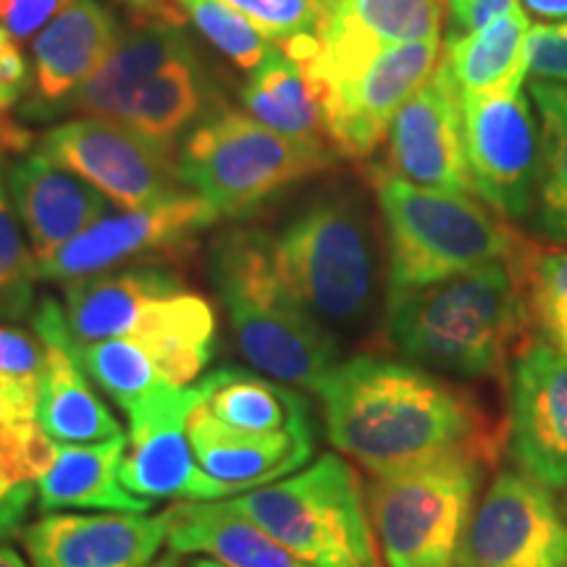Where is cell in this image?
<instances>
[{"instance_id": "6da1fadb", "label": "cell", "mask_w": 567, "mask_h": 567, "mask_svg": "<svg viewBox=\"0 0 567 567\" xmlns=\"http://www.w3.org/2000/svg\"><path fill=\"white\" fill-rule=\"evenodd\" d=\"M313 394L329 442L371 476L455 455L492 463L499 452L476 396L415 363L358 354L326 371Z\"/></svg>"}, {"instance_id": "7a4b0ae2", "label": "cell", "mask_w": 567, "mask_h": 567, "mask_svg": "<svg viewBox=\"0 0 567 567\" xmlns=\"http://www.w3.org/2000/svg\"><path fill=\"white\" fill-rule=\"evenodd\" d=\"M208 274L229 316L239 352L281 384L313 392L339 363L337 334L289 289L276 260V237L255 226H229L208 247Z\"/></svg>"}, {"instance_id": "3957f363", "label": "cell", "mask_w": 567, "mask_h": 567, "mask_svg": "<svg viewBox=\"0 0 567 567\" xmlns=\"http://www.w3.org/2000/svg\"><path fill=\"white\" fill-rule=\"evenodd\" d=\"M528 305L509 264L386 292V339L408 363L465 379L499 373Z\"/></svg>"}, {"instance_id": "277c9868", "label": "cell", "mask_w": 567, "mask_h": 567, "mask_svg": "<svg viewBox=\"0 0 567 567\" xmlns=\"http://www.w3.org/2000/svg\"><path fill=\"white\" fill-rule=\"evenodd\" d=\"M386 229V292L429 287L488 264H509L523 239L478 197L417 187L371 168Z\"/></svg>"}, {"instance_id": "5b68a950", "label": "cell", "mask_w": 567, "mask_h": 567, "mask_svg": "<svg viewBox=\"0 0 567 567\" xmlns=\"http://www.w3.org/2000/svg\"><path fill=\"white\" fill-rule=\"evenodd\" d=\"M229 507L310 567H384L365 488L339 455L239 494Z\"/></svg>"}, {"instance_id": "8992f818", "label": "cell", "mask_w": 567, "mask_h": 567, "mask_svg": "<svg viewBox=\"0 0 567 567\" xmlns=\"http://www.w3.org/2000/svg\"><path fill=\"white\" fill-rule=\"evenodd\" d=\"M276 260L297 300L334 334L371 313L373 226L354 195L326 193L297 210L276 237Z\"/></svg>"}, {"instance_id": "52a82bcc", "label": "cell", "mask_w": 567, "mask_h": 567, "mask_svg": "<svg viewBox=\"0 0 567 567\" xmlns=\"http://www.w3.org/2000/svg\"><path fill=\"white\" fill-rule=\"evenodd\" d=\"M334 158V147L284 137L250 113L221 109L184 140L179 179L218 216L239 221L292 184L323 174Z\"/></svg>"}, {"instance_id": "ba28073f", "label": "cell", "mask_w": 567, "mask_h": 567, "mask_svg": "<svg viewBox=\"0 0 567 567\" xmlns=\"http://www.w3.org/2000/svg\"><path fill=\"white\" fill-rule=\"evenodd\" d=\"M484 465L455 455L373 476L365 499L384 567H460Z\"/></svg>"}, {"instance_id": "9c48e42d", "label": "cell", "mask_w": 567, "mask_h": 567, "mask_svg": "<svg viewBox=\"0 0 567 567\" xmlns=\"http://www.w3.org/2000/svg\"><path fill=\"white\" fill-rule=\"evenodd\" d=\"M40 151L124 210L145 208L179 193L176 145L145 137L111 118H69L42 134Z\"/></svg>"}, {"instance_id": "30bf717a", "label": "cell", "mask_w": 567, "mask_h": 567, "mask_svg": "<svg viewBox=\"0 0 567 567\" xmlns=\"http://www.w3.org/2000/svg\"><path fill=\"white\" fill-rule=\"evenodd\" d=\"M465 158L478 200L507 221L534 213L542 134L523 90L463 92Z\"/></svg>"}, {"instance_id": "8fae6325", "label": "cell", "mask_w": 567, "mask_h": 567, "mask_svg": "<svg viewBox=\"0 0 567 567\" xmlns=\"http://www.w3.org/2000/svg\"><path fill=\"white\" fill-rule=\"evenodd\" d=\"M444 0H334L313 34L281 42V51L329 90L363 71L386 48L439 40Z\"/></svg>"}, {"instance_id": "7c38bea8", "label": "cell", "mask_w": 567, "mask_h": 567, "mask_svg": "<svg viewBox=\"0 0 567 567\" xmlns=\"http://www.w3.org/2000/svg\"><path fill=\"white\" fill-rule=\"evenodd\" d=\"M460 567H567V515L517 467L488 484L467 526Z\"/></svg>"}, {"instance_id": "4fadbf2b", "label": "cell", "mask_w": 567, "mask_h": 567, "mask_svg": "<svg viewBox=\"0 0 567 567\" xmlns=\"http://www.w3.org/2000/svg\"><path fill=\"white\" fill-rule=\"evenodd\" d=\"M200 402V386H163L126 410L130 436L122 465L126 492L142 499L221 502L234 496L197 465L187 421Z\"/></svg>"}, {"instance_id": "5bb4252c", "label": "cell", "mask_w": 567, "mask_h": 567, "mask_svg": "<svg viewBox=\"0 0 567 567\" xmlns=\"http://www.w3.org/2000/svg\"><path fill=\"white\" fill-rule=\"evenodd\" d=\"M218 210L203 195L176 193L172 197L105 216L87 231L40 264V279L69 284L84 276L113 271L153 255L179 252L193 247L205 229L218 221Z\"/></svg>"}, {"instance_id": "9a60e30c", "label": "cell", "mask_w": 567, "mask_h": 567, "mask_svg": "<svg viewBox=\"0 0 567 567\" xmlns=\"http://www.w3.org/2000/svg\"><path fill=\"white\" fill-rule=\"evenodd\" d=\"M507 450L515 467L549 492L567 488V350L534 339L507 379Z\"/></svg>"}, {"instance_id": "2e32d148", "label": "cell", "mask_w": 567, "mask_h": 567, "mask_svg": "<svg viewBox=\"0 0 567 567\" xmlns=\"http://www.w3.org/2000/svg\"><path fill=\"white\" fill-rule=\"evenodd\" d=\"M379 168L417 187L478 197L465 158L463 92L442 61L394 116Z\"/></svg>"}, {"instance_id": "e0dca14e", "label": "cell", "mask_w": 567, "mask_h": 567, "mask_svg": "<svg viewBox=\"0 0 567 567\" xmlns=\"http://www.w3.org/2000/svg\"><path fill=\"white\" fill-rule=\"evenodd\" d=\"M436 55L439 40L386 48L363 71L323 90L326 132L337 155L363 161L379 151L402 105L434 74Z\"/></svg>"}, {"instance_id": "ac0fdd59", "label": "cell", "mask_w": 567, "mask_h": 567, "mask_svg": "<svg viewBox=\"0 0 567 567\" xmlns=\"http://www.w3.org/2000/svg\"><path fill=\"white\" fill-rule=\"evenodd\" d=\"M168 536V513H51L21 530L32 567H151Z\"/></svg>"}, {"instance_id": "d6986e66", "label": "cell", "mask_w": 567, "mask_h": 567, "mask_svg": "<svg viewBox=\"0 0 567 567\" xmlns=\"http://www.w3.org/2000/svg\"><path fill=\"white\" fill-rule=\"evenodd\" d=\"M118 42L116 17L97 0H71L34 38L32 87L19 116L51 122L63 103L103 66Z\"/></svg>"}, {"instance_id": "ffe728a7", "label": "cell", "mask_w": 567, "mask_h": 567, "mask_svg": "<svg viewBox=\"0 0 567 567\" xmlns=\"http://www.w3.org/2000/svg\"><path fill=\"white\" fill-rule=\"evenodd\" d=\"M32 329L45 352L38 410L45 434L55 444H97L122 436V425L92 389V379L80 360V342L69 329L66 310L53 297H45L34 308Z\"/></svg>"}, {"instance_id": "44dd1931", "label": "cell", "mask_w": 567, "mask_h": 567, "mask_svg": "<svg viewBox=\"0 0 567 567\" xmlns=\"http://www.w3.org/2000/svg\"><path fill=\"white\" fill-rule=\"evenodd\" d=\"M3 184L38 264L51 260L111 210L101 189L42 151L13 161Z\"/></svg>"}, {"instance_id": "7402d4cb", "label": "cell", "mask_w": 567, "mask_h": 567, "mask_svg": "<svg viewBox=\"0 0 567 567\" xmlns=\"http://www.w3.org/2000/svg\"><path fill=\"white\" fill-rule=\"evenodd\" d=\"M187 436L197 465L231 494L252 492L302 471L316 446V431L245 434L205 413L200 402L187 421Z\"/></svg>"}, {"instance_id": "603a6c76", "label": "cell", "mask_w": 567, "mask_h": 567, "mask_svg": "<svg viewBox=\"0 0 567 567\" xmlns=\"http://www.w3.org/2000/svg\"><path fill=\"white\" fill-rule=\"evenodd\" d=\"M187 287L172 268L158 264L126 266L63 284L66 321L76 342L124 339L137 331L161 297Z\"/></svg>"}, {"instance_id": "cb8c5ba5", "label": "cell", "mask_w": 567, "mask_h": 567, "mask_svg": "<svg viewBox=\"0 0 567 567\" xmlns=\"http://www.w3.org/2000/svg\"><path fill=\"white\" fill-rule=\"evenodd\" d=\"M126 436L97 444H61L51 471L38 481V509H109V513H147L155 502L126 492L122 465Z\"/></svg>"}, {"instance_id": "d4e9b609", "label": "cell", "mask_w": 567, "mask_h": 567, "mask_svg": "<svg viewBox=\"0 0 567 567\" xmlns=\"http://www.w3.org/2000/svg\"><path fill=\"white\" fill-rule=\"evenodd\" d=\"M193 55L195 51L182 34V27L140 21L137 30L118 38L103 66L61 105L59 116L80 113V116L109 118L124 95L172 63Z\"/></svg>"}, {"instance_id": "484cf974", "label": "cell", "mask_w": 567, "mask_h": 567, "mask_svg": "<svg viewBox=\"0 0 567 567\" xmlns=\"http://www.w3.org/2000/svg\"><path fill=\"white\" fill-rule=\"evenodd\" d=\"M166 513V544L176 555H208L226 567H310L266 530L234 513L226 499L218 505L179 502Z\"/></svg>"}, {"instance_id": "4316f807", "label": "cell", "mask_w": 567, "mask_h": 567, "mask_svg": "<svg viewBox=\"0 0 567 567\" xmlns=\"http://www.w3.org/2000/svg\"><path fill=\"white\" fill-rule=\"evenodd\" d=\"M216 310L189 287L161 297L145 321L137 326V342L158 365L163 379L174 386H193L216 352Z\"/></svg>"}, {"instance_id": "83f0119b", "label": "cell", "mask_w": 567, "mask_h": 567, "mask_svg": "<svg viewBox=\"0 0 567 567\" xmlns=\"http://www.w3.org/2000/svg\"><path fill=\"white\" fill-rule=\"evenodd\" d=\"M205 413L245 434L316 431L310 402L281 381L264 379L243 368H218L200 381Z\"/></svg>"}, {"instance_id": "f1b7e54d", "label": "cell", "mask_w": 567, "mask_h": 567, "mask_svg": "<svg viewBox=\"0 0 567 567\" xmlns=\"http://www.w3.org/2000/svg\"><path fill=\"white\" fill-rule=\"evenodd\" d=\"M243 103L255 122L268 130L284 137L331 147L321 87L279 45L252 71L243 92Z\"/></svg>"}, {"instance_id": "f546056e", "label": "cell", "mask_w": 567, "mask_h": 567, "mask_svg": "<svg viewBox=\"0 0 567 567\" xmlns=\"http://www.w3.org/2000/svg\"><path fill=\"white\" fill-rule=\"evenodd\" d=\"M528 13L520 3H515L492 24L446 40L442 63L457 82L460 92L523 90L528 82Z\"/></svg>"}, {"instance_id": "4dcf8cb0", "label": "cell", "mask_w": 567, "mask_h": 567, "mask_svg": "<svg viewBox=\"0 0 567 567\" xmlns=\"http://www.w3.org/2000/svg\"><path fill=\"white\" fill-rule=\"evenodd\" d=\"M205 111V82L200 63L182 59L151 76L137 90L122 97L111 113V122H118L145 137L176 145V137L187 130Z\"/></svg>"}, {"instance_id": "1f68e13d", "label": "cell", "mask_w": 567, "mask_h": 567, "mask_svg": "<svg viewBox=\"0 0 567 567\" xmlns=\"http://www.w3.org/2000/svg\"><path fill=\"white\" fill-rule=\"evenodd\" d=\"M542 134L534 229L549 243H567V84L528 80Z\"/></svg>"}, {"instance_id": "d6a6232c", "label": "cell", "mask_w": 567, "mask_h": 567, "mask_svg": "<svg viewBox=\"0 0 567 567\" xmlns=\"http://www.w3.org/2000/svg\"><path fill=\"white\" fill-rule=\"evenodd\" d=\"M80 360L92 384L101 386L118 408L130 410L140 400L174 386L163 379L155 360L132 339H103V342H80Z\"/></svg>"}, {"instance_id": "836d02e7", "label": "cell", "mask_w": 567, "mask_h": 567, "mask_svg": "<svg viewBox=\"0 0 567 567\" xmlns=\"http://www.w3.org/2000/svg\"><path fill=\"white\" fill-rule=\"evenodd\" d=\"M45 352L38 337L0 323V425L38 421Z\"/></svg>"}, {"instance_id": "e575fe53", "label": "cell", "mask_w": 567, "mask_h": 567, "mask_svg": "<svg viewBox=\"0 0 567 567\" xmlns=\"http://www.w3.org/2000/svg\"><path fill=\"white\" fill-rule=\"evenodd\" d=\"M11 197L0 176V323H17L34 313V284L40 264L21 234Z\"/></svg>"}, {"instance_id": "d590c367", "label": "cell", "mask_w": 567, "mask_h": 567, "mask_svg": "<svg viewBox=\"0 0 567 567\" xmlns=\"http://www.w3.org/2000/svg\"><path fill=\"white\" fill-rule=\"evenodd\" d=\"M193 24L234 66L255 71L274 51V42L239 13L229 0H179Z\"/></svg>"}, {"instance_id": "8d00e7d4", "label": "cell", "mask_w": 567, "mask_h": 567, "mask_svg": "<svg viewBox=\"0 0 567 567\" xmlns=\"http://www.w3.org/2000/svg\"><path fill=\"white\" fill-rule=\"evenodd\" d=\"M59 446L40 421L0 425V478L11 486L38 484L59 457Z\"/></svg>"}, {"instance_id": "74e56055", "label": "cell", "mask_w": 567, "mask_h": 567, "mask_svg": "<svg viewBox=\"0 0 567 567\" xmlns=\"http://www.w3.org/2000/svg\"><path fill=\"white\" fill-rule=\"evenodd\" d=\"M274 45L313 34L334 0H229Z\"/></svg>"}, {"instance_id": "f35d334b", "label": "cell", "mask_w": 567, "mask_h": 567, "mask_svg": "<svg viewBox=\"0 0 567 567\" xmlns=\"http://www.w3.org/2000/svg\"><path fill=\"white\" fill-rule=\"evenodd\" d=\"M509 268L520 281L528 310L544 302L567 300V250L547 252L523 239Z\"/></svg>"}, {"instance_id": "ab89813d", "label": "cell", "mask_w": 567, "mask_h": 567, "mask_svg": "<svg viewBox=\"0 0 567 567\" xmlns=\"http://www.w3.org/2000/svg\"><path fill=\"white\" fill-rule=\"evenodd\" d=\"M528 80L567 84V19L557 24H536L526 38Z\"/></svg>"}, {"instance_id": "60d3db41", "label": "cell", "mask_w": 567, "mask_h": 567, "mask_svg": "<svg viewBox=\"0 0 567 567\" xmlns=\"http://www.w3.org/2000/svg\"><path fill=\"white\" fill-rule=\"evenodd\" d=\"M71 0H0V30L27 42L45 30Z\"/></svg>"}, {"instance_id": "b9f144b4", "label": "cell", "mask_w": 567, "mask_h": 567, "mask_svg": "<svg viewBox=\"0 0 567 567\" xmlns=\"http://www.w3.org/2000/svg\"><path fill=\"white\" fill-rule=\"evenodd\" d=\"M517 0H446L450 6V38L471 34L507 13Z\"/></svg>"}, {"instance_id": "7bdbcfd3", "label": "cell", "mask_w": 567, "mask_h": 567, "mask_svg": "<svg viewBox=\"0 0 567 567\" xmlns=\"http://www.w3.org/2000/svg\"><path fill=\"white\" fill-rule=\"evenodd\" d=\"M32 484L11 486L0 478V544H9L17 536H21L27 515L32 509Z\"/></svg>"}, {"instance_id": "ee69618b", "label": "cell", "mask_w": 567, "mask_h": 567, "mask_svg": "<svg viewBox=\"0 0 567 567\" xmlns=\"http://www.w3.org/2000/svg\"><path fill=\"white\" fill-rule=\"evenodd\" d=\"M528 313L536 318L538 326H542L544 337L551 339L557 347H563V350H567V300L536 305V308H530Z\"/></svg>"}, {"instance_id": "f6af8a7d", "label": "cell", "mask_w": 567, "mask_h": 567, "mask_svg": "<svg viewBox=\"0 0 567 567\" xmlns=\"http://www.w3.org/2000/svg\"><path fill=\"white\" fill-rule=\"evenodd\" d=\"M137 13L140 21H158V24L182 27V3L179 0H122Z\"/></svg>"}, {"instance_id": "bcb514c9", "label": "cell", "mask_w": 567, "mask_h": 567, "mask_svg": "<svg viewBox=\"0 0 567 567\" xmlns=\"http://www.w3.org/2000/svg\"><path fill=\"white\" fill-rule=\"evenodd\" d=\"M538 19H567V0H523Z\"/></svg>"}, {"instance_id": "7dc6e473", "label": "cell", "mask_w": 567, "mask_h": 567, "mask_svg": "<svg viewBox=\"0 0 567 567\" xmlns=\"http://www.w3.org/2000/svg\"><path fill=\"white\" fill-rule=\"evenodd\" d=\"M0 567H27L17 551L9 547H0Z\"/></svg>"}, {"instance_id": "c3c4849f", "label": "cell", "mask_w": 567, "mask_h": 567, "mask_svg": "<svg viewBox=\"0 0 567 567\" xmlns=\"http://www.w3.org/2000/svg\"><path fill=\"white\" fill-rule=\"evenodd\" d=\"M151 567H182V563H179V555L168 549L166 555H163L161 559H155V563H153Z\"/></svg>"}, {"instance_id": "681fc988", "label": "cell", "mask_w": 567, "mask_h": 567, "mask_svg": "<svg viewBox=\"0 0 567 567\" xmlns=\"http://www.w3.org/2000/svg\"><path fill=\"white\" fill-rule=\"evenodd\" d=\"M187 567H221L216 563V559H195V563H189Z\"/></svg>"}, {"instance_id": "f907efd6", "label": "cell", "mask_w": 567, "mask_h": 567, "mask_svg": "<svg viewBox=\"0 0 567 567\" xmlns=\"http://www.w3.org/2000/svg\"><path fill=\"white\" fill-rule=\"evenodd\" d=\"M563 509H565V515H567V488H565V496H563Z\"/></svg>"}, {"instance_id": "816d5d0a", "label": "cell", "mask_w": 567, "mask_h": 567, "mask_svg": "<svg viewBox=\"0 0 567 567\" xmlns=\"http://www.w3.org/2000/svg\"><path fill=\"white\" fill-rule=\"evenodd\" d=\"M218 565H221V563H218ZM221 567H226V565H221Z\"/></svg>"}]
</instances>
